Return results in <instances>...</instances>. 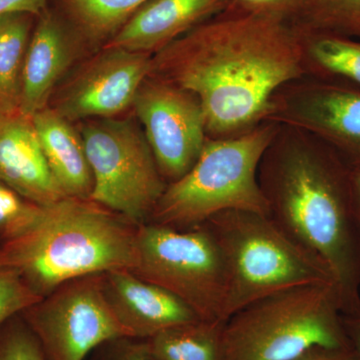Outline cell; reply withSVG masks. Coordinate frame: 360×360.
Returning a JSON list of instances; mask_svg holds the SVG:
<instances>
[{
	"label": "cell",
	"instance_id": "6da1fadb",
	"mask_svg": "<svg viewBox=\"0 0 360 360\" xmlns=\"http://www.w3.org/2000/svg\"><path fill=\"white\" fill-rule=\"evenodd\" d=\"M292 23L227 8L151 56L150 77L193 92L210 139H231L269 122L272 99L307 77Z\"/></svg>",
	"mask_w": 360,
	"mask_h": 360
},
{
	"label": "cell",
	"instance_id": "7a4b0ae2",
	"mask_svg": "<svg viewBox=\"0 0 360 360\" xmlns=\"http://www.w3.org/2000/svg\"><path fill=\"white\" fill-rule=\"evenodd\" d=\"M350 170L328 144L283 125L258 168L269 217L326 264L342 314L360 311V224Z\"/></svg>",
	"mask_w": 360,
	"mask_h": 360
},
{
	"label": "cell",
	"instance_id": "3957f363",
	"mask_svg": "<svg viewBox=\"0 0 360 360\" xmlns=\"http://www.w3.org/2000/svg\"><path fill=\"white\" fill-rule=\"evenodd\" d=\"M136 229L90 200L65 198L47 206L44 219L0 245V266L15 270L40 297L80 277L136 266Z\"/></svg>",
	"mask_w": 360,
	"mask_h": 360
},
{
	"label": "cell",
	"instance_id": "277c9868",
	"mask_svg": "<svg viewBox=\"0 0 360 360\" xmlns=\"http://www.w3.org/2000/svg\"><path fill=\"white\" fill-rule=\"evenodd\" d=\"M279 129L267 122L231 139L207 137L193 167L165 187L151 213L153 224L188 229L229 210L269 215L258 168Z\"/></svg>",
	"mask_w": 360,
	"mask_h": 360
},
{
	"label": "cell",
	"instance_id": "5b68a950",
	"mask_svg": "<svg viewBox=\"0 0 360 360\" xmlns=\"http://www.w3.org/2000/svg\"><path fill=\"white\" fill-rule=\"evenodd\" d=\"M205 224L226 262L224 322L250 303L281 291L319 284L335 286L326 264L296 243L269 215L229 210Z\"/></svg>",
	"mask_w": 360,
	"mask_h": 360
},
{
	"label": "cell",
	"instance_id": "8992f818",
	"mask_svg": "<svg viewBox=\"0 0 360 360\" xmlns=\"http://www.w3.org/2000/svg\"><path fill=\"white\" fill-rule=\"evenodd\" d=\"M314 347L350 348L331 284L266 296L232 314L222 328L221 360H288Z\"/></svg>",
	"mask_w": 360,
	"mask_h": 360
},
{
	"label": "cell",
	"instance_id": "52a82bcc",
	"mask_svg": "<svg viewBox=\"0 0 360 360\" xmlns=\"http://www.w3.org/2000/svg\"><path fill=\"white\" fill-rule=\"evenodd\" d=\"M136 248L135 276L177 296L201 321L224 322L226 262L205 224L188 229L142 224Z\"/></svg>",
	"mask_w": 360,
	"mask_h": 360
},
{
	"label": "cell",
	"instance_id": "ba28073f",
	"mask_svg": "<svg viewBox=\"0 0 360 360\" xmlns=\"http://www.w3.org/2000/svg\"><path fill=\"white\" fill-rule=\"evenodd\" d=\"M92 175L89 200L136 226L151 217L167 184L141 125L132 117L96 118L79 125Z\"/></svg>",
	"mask_w": 360,
	"mask_h": 360
},
{
	"label": "cell",
	"instance_id": "9c48e42d",
	"mask_svg": "<svg viewBox=\"0 0 360 360\" xmlns=\"http://www.w3.org/2000/svg\"><path fill=\"white\" fill-rule=\"evenodd\" d=\"M49 360H85L127 338L104 288V274L73 279L20 314Z\"/></svg>",
	"mask_w": 360,
	"mask_h": 360
},
{
	"label": "cell",
	"instance_id": "30bf717a",
	"mask_svg": "<svg viewBox=\"0 0 360 360\" xmlns=\"http://www.w3.org/2000/svg\"><path fill=\"white\" fill-rule=\"evenodd\" d=\"M132 108L165 182L184 176L200 158L208 137L198 96L149 75L139 87Z\"/></svg>",
	"mask_w": 360,
	"mask_h": 360
},
{
	"label": "cell",
	"instance_id": "8fae6325",
	"mask_svg": "<svg viewBox=\"0 0 360 360\" xmlns=\"http://www.w3.org/2000/svg\"><path fill=\"white\" fill-rule=\"evenodd\" d=\"M151 56L103 46L80 61L49 105L70 122L120 116L150 75Z\"/></svg>",
	"mask_w": 360,
	"mask_h": 360
},
{
	"label": "cell",
	"instance_id": "7c38bea8",
	"mask_svg": "<svg viewBox=\"0 0 360 360\" xmlns=\"http://www.w3.org/2000/svg\"><path fill=\"white\" fill-rule=\"evenodd\" d=\"M269 122L302 130L335 149L348 165H360V89L305 77L272 99Z\"/></svg>",
	"mask_w": 360,
	"mask_h": 360
},
{
	"label": "cell",
	"instance_id": "4fadbf2b",
	"mask_svg": "<svg viewBox=\"0 0 360 360\" xmlns=\"http://www.w3.org/2000/svg\"><path fill=\"white\" fill-rule=\"evenodd\" d=\"M86 47L63 15L49 8L35 22L21 75L20 110L32 117L52 96Z\"/></svg>",
	"mask_w": 360,
	"mask_h": 360
},
{
	"label": "cell",
	"instance_id": "5bb4252c",
	"mask_svg": "<svg viewBox=\"0 0 360 360\" xmlns=\"http://www.w3.org/2000/svg\"><path fill=\"white\" fill-rule=\"evenodd\" d=\"M104 288L127 338L148 340L165 329L201 321L177 296L129 270L104 274Z\"/></svg>",
	"mask_w": 360,
	"mask_h": 360
},
{
	"label": "cell",
	"instance_id": "9a60e30c",
	"mask_svg": "<svg viewBox=\"0 0 360 360\" xmlns=\"http://www.w3.org/2000/svg\"><path fill=\"white\" fill-rule=\"evenodd\" d=\"M0 180L40 205L65 198L47 167L32 117L20 110H0Z\"/></svg>",
	"mask_w": 360,
	"mask_h": 360
},
{
	"label": "cell",
	"instance_id": "2e32d148",
	"mask_svg": "<svg viewBox=\"0 0 360 360\" xmlns=\"http://www.w3.org/2000/svg\"><path fill=\"white\" fill-rule=\"evenodd\" d=\"M227 8V0H149L104 46L153 56Z\"/></svg>",
	"mask_w": 360,
	"mask_h": 360
},
{
	"label": "cell",
	"instance_id": "e0dca14e",
	"mask_svg": "<svg viewBox=\"0 0 360 360\" xmlns=\"http://www.w3.org/2000/svg\"><path fill=\"white\" fill-rule=\"evenodd\" d=\"M49 172L65 198L89 200L94 175L79 129L46 106L32 116Z\"/></svg>",
	"mask_w": 360,
	"mask_h": 360
},
{
	"label": "cell",
	"instance_id": "ac0fdd59",
	"mask_svg": "<svg viewBox=\"0 0 360 360\" xmlns=\"http://www.w3.org/2000/svg\"><path fill=\"white\" fill-rule=\"evenodd\" d=\"M149 0H58L59 13L89 52L108 44Z\"/></svg>",
	"mask_w": 360,
	"mask_h": 360
},
{
	"label": "cell",
	"instance_id": "d6986e66",
	"mask_svg": "<svg viewBox=\"0 0 360 360\" xmlns=\"http://www.w3.org/2000/svg\"><path fill=\"white\" fill-rule=\"evenodd\" d=\"M298 30L302 34L307 77L360 89V39Z\"/></svg>",
	"mask_w": 360,
	"mask_h": 360
},
{
	"label": "cell",
	"instance_id": "ffe728a7",
	"mask_svg": "<svg viewBox=\"0 0 360 360\" xmlns=\"http://www.w3.org/2000/svg\"><path fill=\"white\" fill-rule=\"evenodd\" d=\"M25 13L0 15V110H20L21 75L34 20Z\"/></svg>",
	"mask_w": 360,
	"mask_h": 360
},
{
	"label": "cell",
	"instance_id": "44dd1931",
	"mask_svg": "<svg viewBox=\"0 0 360 360\" xmlns=\"http://www.w3.org/2000/svg\"><path fill=\"white\" fill-rule=\"evenodd\" d=\"M224 322L196 321L165 329L148 340L156 360H221Z\"/></svg>",
	"mask_w": 360,
	"mask_h": 360
},
{
	"label": "cell",
	"instance_id": "7402d4cb",
	"mask_svg": "<svg viewBox=\"0 0 360 360\" xmlns=\"http://www.w3.org/2000/svg\"><path fill=\"white\" fill-rule=\"evenodd\" d=\"M295 25L307 32L360 39V0H307Z\"/></svg>",
	"mask_w": 360,
	"mask_h": 360
},
{
	"label": "cell",
	"instance_id": "603a6c76",
	"mask_svg": "<svg viewBox=\"0 0 360 360\" xmlns=\"http://www.w3.org/2000/svg\"><path fill=\"white\" fill-rule=\"evenodd\" d=\"M46 212L47 206L28 200L0 180V245L32 231Z\"/></svg>",
	"mask_w": 360,
	"mask_h": 360
},
{
	"label": "cell",
	"instance_id": "cb8c5ba5",
	"mask_svg": "<svg viewBox=\"0 0 360 360\" xmlns=\"http://www.w3.org/2000/svg\"><path fill=\"white\" fill-rule=\"evenodd\" d=\"M0 360H49L21 314L0 326Z\"/></svg>",
	"mask_w": 360,
	"mask_h": 360
},
{
	"label": "cell",
	"instance_id": "d4e9b609",
	"mask_svg": "<svg viewBox=\"0 0 360 360\" xmlns=\"http://www.w3.org/2000/svg\"><path fill=\"white\" fill-rule=\"evenodd\" d=\"M41 300L15 270L0 266V326Z\"/></svg>",
	"mask_w": 360,
	"mask_h": 360
},
{
	"label": "cell",
	"instance_id": "484cf974",
	"mask_svg": "<svg viewBox=\"0 0 360 360\" xmlns=\"http://www.w3.org/2000/svg\"><path fill=\"white\" fill-rule=\"evenodd\" d=\"M229 8L296 25L307 0H227Z\"/></svg>",
	"mask_w": 360,
	"mask_h": 360
},
{
	"label": "cell",
	"instance_id": "4316f807",
	"mask_svg": "<svg viewBox=\"0 0 360 360\" xmlns=\"http://www.w3.org/2000/svg\"><path fill=\"white\" fill-rule=\"evenodd\" d=\"M120 338L115 340L113 355L108 360H156L149 350L148 340Z\"/></svg>",
	"mask_w": 360,
	"mask_h": 360
},
{
	"label": "cell",
	"instance_id": "83f0119b",
	"mask_svg": "<svg viewBox=\"0 0 360 360\" xmlns=\"http://www.w3.org/2000/svg\"><path fill=\"white\" fill-rule=\"evenodd\" d=\"M288 360H355L352 348L314 347Z\"/></svg>",
	"mask_w": 360,
	"mask_h": 360
},
{
	"label": "cell",
	"instance_id": "f1b7e54d",
	"mask_svg": "<svg viewBox=\"0 0 360 360\" xmlns=\"http://www.w3.org/2000/svg\"><path fill=\"white\" fill-rule=\"evenodd\" d=\"M49 0H0V15L25 13L39 18L47 9Z\"/></svg>",
	"mask_w": 360,
	"mask_h": 360
},
{
	"label": "cell",
	"instance_id": "f546056e",
	"mask_svg": "<svg viewBox=\"0 0 360 360\" xmlns=\"http://www.w3.org/2000/svg\"><path fill=\"white\" fill-rule=\"evenodd\" d=\"M342 326L355 360H360V311L354 314H342Z\"/></svg>",
	"mask_w": 360,
	"mask_h": 360
},
{
	"label": "cell",
	"instance_id": "4dcf8cb0",
	"mask_svg": "<svg viewBox=\"0 0 360 360\" xmlns=\"http://www.w3.org/2000/svg\"><path fill=\"white\" fill-rule=\"evenodd\" d=\"M350 182H352V198L360 224V165L352 167L350 170Z\"/></svg>",
	"mask_w": 360,
	"mask_h": 360
}]
</instances>
